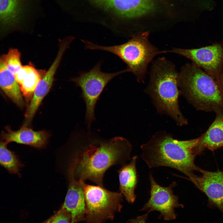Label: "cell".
Segmentation results:
<instances>
[{
	"instance_id": "1",
	"label": "cell",
	"mask_w": 223,
	"mask_h": 223,
	"mask_svg": "<svg viewBox=\"0 0 223 223\" xmlns=\"http://www.w3.org/2000/svg\"><path fill=\"white\" fill-rule=\"evenodd\" d=\"M72 136L66 174L79 181L89 180L104 187L107 170L115 165L123 166L130 160L132 145L123 137L106 139L91 132L80 130Z\"/></svg>"
},
{
	"instance_id": "2",
	"label": "cell",
	"mask_w": 223,
	"mask_h": 223,
	"mask_svg": "<svg viewBox=\"0 0 223 223\" xmlns=\"http://www.w3.org/2000/svg\"><path fill=\"white\" fill-rule=\"evenodd\" d=\"M198 140H179L165 131H159L140 146L141 157L149 168H171L189 178L200 168L195 163L197 155L195 149Z\"/></svg>"
},
{
	"instance_id": "3",
	"label": "cell",
	"mask_w": 223,
	"mask_h": 223,
	"mask_svg": "<svg viewBox=\"0 0 223 223\" xmlns=\"http://www.w3.org/2000/svg\"><path fill=\"white\" fill-rule=\"evenodd\" d=\"M178 74L173 62L164 57L158 58L152 62L144 92L150 97L158 113L168 116L181 126L187 125L188 121L179 108Z\"/></svg>"
},
{
	"instance_id": "4",
	"label": "cell",
	"mask_w": 223,
	"mask_h": 223,
	"mask_svg": "<svg viewBox=\"0 0 223 223\" xmlns=\"http://www.w3.org/2000/svg\"><path fill=\"white\" fill-rule=\"evenodd\" d=\"M178 83L180 94L196 110L215 113L223 110V96L217 81L192 63L181 67Z\"/></svg>"
},
{
	"instance_id": "5",
	"label": "cell",
	"mask_w": 223,
	"mask_h": 223,
	"mask_svg": "<svg viewBox=\"0 0 223 223\" xmlns=\"http://www.w3.org/2000/svg\"><path fill=\"white\" fill-rule=\"evenodd\" d=\"M150 32H140L133 35L127 42L111 46L99 45L81 39L85 49L104 51L116 55L127 65L126 72L132 73L139 83H144L149 64L154 58L164 53L152 44L149 40Z\"/></svg>"
},
{
	"instance_id": "6",
	"label": "cell",
	"mask_w": 223,
	"mask_h": 223,
	"mask_svg": "<svg viewBox=\"0 0 223 223\" xmlns=\"http://www.w3.org/2000/svg\"><path fill=\"white\" fill-rule=\"evenodd\" d=\"M83 188L86 205L85 223H104L113 220L120 212L123 196L99 186L88 184L79 181Z\"/></svg>"
},
{
	"instance_id": "7",
	"label": "cell",
	"mask_w": 223,
	"mask_h": 223,
	"mask_svg": "<svg viewBox=\"0 0 223 223\" xmlns=\"http://www.w3.org/2000/svg\"><path fill=\"white\" fill-rule=\"evenodd\" d=\"M101 65L102 62L99 61L89 71L80 72L70 79L81 90V97L86 105L85 123L87 131L90 132L95 119V106L104 89L113 78L125 73V69L113 72H104L101 70Z\"/></svg>"
},
{
	"instance_id": "8",
	"label": "cell",
	"mask_w": 223,
	"mask_h": 223,
	"mask_svg": "<svg viewBox=\"0 0 223 223\" xmlns=\"http://www.w3.org/2000/svg\"><path fill=\"white\" fill-rule=\"evenodd\" d=\"M164 52L177 54L189 59L216 81L223 70V42L198 48L172 47Z\"/></svg>"
},
{
	"instance_id": "9",
	"label": "cell",
	"mask_w": 223,
	"mask_h": 223,
	"mask_svg": "<svg viewBox=\"0 0 223 223\" xmlns=\"http://www.w3.org/2000/svg\"><path fill=\"white\" fill-rule=\"evenodd\" d=\"M150 183V197L140 211H157L160 213L159 218L163 217L165 220L170 221L176 218L174 209L184 207L178 202V196L175 195L173 189L176 186V181L173 182L169 186L163 187L158 184L151 173L149 175Z\"/></svg>"
},
{
	"instance_id": "10",
	"label": "cell",
	"mask_w": 223,
	"mask_h": 223,
	"mask_svg": "<svg viewBox=\"0 0 223 223\" xmlns=\"http://www.w3.org/2000/svg\"><path fill=\"white\" fill-rule=\"evenodd\" d=\"M42 0H0V21L4 27L13 26L30 17L43 15Z\"/></svg>"
},
{
	"instance_id": "11",
	"label": "cell",
	"mask_w": 223,
	"mask_h": 223,
	"mask_svg": "<svg viewBox=\"0 0 223 223\" xmlns=\"http://www.w3.org/2000/svg\"><path fill=\"white\" fill-rule=\"evenodd\" d=\"M199 172L201 176L194 174L188 180L206 196L208 207L217 208L223 214V171L212 172L200 168Z\"/></svg>"
},
{
	"instance_id": "12",
	"label": "cell",
	"mask_w": 223,
	"mask_h": 223,
	"mask_svg": "<svg viewBox=\"0 0 223 223\" xmlns=\"http://www.w3.org/2000/svg\"><path fill=\"white\" fill-rule=\"evenodd\" d=\"M97 6L124 18L142 16L154 7L152 0H90Z\"/></svg>"
},
{
	"instance_id": "13",
	"label": "cell",
	"mask_w": 223,
	"mask_h": 223,
	"mask_svg": "<svg viewBox=\"0 0 223 223\" xmlns=\"http://www.w3.org/2000/svg\"><path fill=\"white\" fill-rule=\"evenodd\" d=\"M68 181L67 191L61 208L71 215L72 223L85 221L86 205L84 193L79 181L72 175H67Z\"/></svg>"
},
{
	"instance_id": "14",
	"label": "cell",
	"mask_w": 223,
	"mask_h": 223,
	"mask_svg": "<svg viewBox=\"0 0 223 223\" xmlns=\"http://www.w3.org/2000/svg\"><path fill=\"white\" fill-rule=\"evenodd\" d=\"M49 137L46 131H35L25 126L16 131L7 127L6 132L2 133L1 141L7 144L14 142L41 149L46 146Z\"/></svg>"
},
{
	"instance_id": "15",
	"label": "cell",
	"mask_w": 223,
	"mask_h": 223,
	"mask_svg": "<svg viewBox=\"0 0 223 223\" xmlns=\"http://www.w3.org/2000/svg\"><path fill=\"white\" fill-rule=\"evenodd\" d=\"M216 113L215 118L208 129L198 138L195 149L197 155L205 149L214 151L223 147V110Z\"/></svg>"
},
{
	"instance_id": "16",
	"label": "cell",
	"mask_w": 223,
	"mask_h": 223,
	"mask_svg": "<svg viewBox=\"0 0 223 223\" xmlns=\"http://www.w3.org/2000/svg\"><path fill=\"white\" fill-rule=\"evenodd\" d=\"M137 159V156H133L129 164L122 166L118 171L120 192L129 203H133L136 198L135 190L138 182L136 168Z\"/></svg>"
},
{
	"instance_id": "17",
	"label": "cell",
	"mask_w": 223,
	"mask_h": 223,
	"mask_svg": "<svg viewBox=\"0 0 223 223\" xmlns=\"http://www.w3.org/2000/svg\"><path fill=\"white\" fill-rule=\"evenodd\" d=\"M0 85L4 93L17 106L21 107L24 105L20 85L14 75L0 61Z\"/></svg>"
},
{
	"instance_id": "18",
	"label": "cell",
	"mask_w": 223,
	"mask_h": 223,
	"mask_svg": "<svg viewBox=\"0 0 223 223\" xmlns=\"http://www.w3.org/2000/svg\"><path fill=\"white\" fill-rule=\"evenodd\" d=\"M14 76L23 95L28 98L33 95L42 77L40 71L30 65L22 66Z\"/></svg>"
},
{
	"instance_id": "19",
	"label": "cell",
	"mask_w": 223,
	"mask_h": 223,
	"mask_svg": "<svg viewBox=\"0 0 223 223\" xmlns=\"http://www.w3.org/2000/svg\"><path fill=\"white\" fill-rule=\"evenodd\" d=\"M7 144L1 141L0 163L10 173L20 175L19 171L23 166L15 153L7 147Z\"/></svg>"
},
{
	"instance_id": "20",
	"label": "cell",
	"mask_w": 223,
	"mask_h": 223,
	"mask_svg": "<svg viewBox=\"0 0 223 223\" xmlns=\"http://www.w3.org/2000/svg\"><path fill=\"white\" fill-rule=\"evenodd\" d=\"M0 61L5 65L7 69L14 75L21 68L20 54L18 50L11 49L8 53L1 57Z\"/></svg>"
},
{
	"instance_id": "21",
	"label": "cell",
	"mask_w": 223,
	"mask_h": 223,
	"mask_svg": "<svg viewBox=\"0 0 223 223\" xmlns=\"http://www.w3.org/2000/svg\"><path fill=\"white\" fill-rule=\"evenodd\" d=\"M51 223H72L71 215L67 211L61 208L54 215Z\"/></svg>"
},
{
	"instance_id": "22",
	"label": "cell",
	"mask_w": 223,
	"mask_h": 223,
	"mask_svg": "<svg viewBox=\"0 0 223 223\" xmlns=\"http://www.w3.org/2000/svg\"><path fill=\"white\" fill-rule=\"evenodd\" d=\"M148 212L142 216H138L136 218L129 220L127 223H146L148 214Z\"/></svg>"
},
{
	"instance_id": "23",
	"label": "cell",
	"mask_w": 223,
	"mask_h": 223,
	"mask_svg": "<svg viewBox=\"0 0 223 223\" xmlns=\"http://www.w3.org/2000/svg\"><path fill=\"white\" fill-rule=\"evenodd\" d=\"M223 96V70L216 80Z\"/></svg>"
},
{
	"instance_id": "24",
	"label": "cell",
	"mask_w": 223,
	"mask_h": 223,
	"mask_svg": "<svg viewBox=\"0 0 223 223\" xmlns=\"http://www.w3.org/2000/svg\"><path fill=\"white\" fill-rule=\"evenodd\" d=\"M54 215H53L44 223H51L54 218Z\"/></svg>"
}]
</instances>
